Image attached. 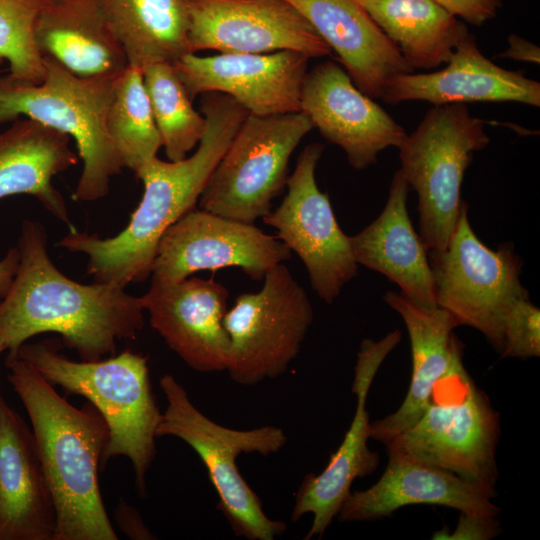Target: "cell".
Segmentation results:
<instances>
[{"mask_svg":"<svg viewBox=\"0 0 540 540\" xmlns=\"http://www.w3.org/2000/svg\"><path fill=\"white\" fill-rule=\"evenodd\" d=\"M17 249L16 273L0 299V341L7 351L52 332L81 360L96 361L115 355L119 341L135 339L143 329L140 297L124 287L82 284L64 275L48 255L39 221L22 222Z\"/></svg>","mask_w":540,"mask_h":540,"instance_id":"6da1fadb","label":"cell"},{"mask_svg":"<svg viewBox=\"0 0 540 540\" xmlns=\"http://www.w3.org/2000/svg\"><path fill=\"white\" fill-rule=\"evenodd\" d=\"M201 112L207 128L191 156L180 161L156 156L135 173L144 192L121 232L101 238L74 228L59 241L60 247L87 255V274L94 282L125 288L151 276L161 236L195 209L213 170L249 115L232 97L217 92L201 95Z\"/></svg>","mask_w":540,"mask_h":540,"instance_id":"7a4b0ae2","label":"cell"},{"mask_svg":"<svg viewBox=\"0 0 540 540\" xmlns=\"http://www.w3.org/2000/svg\"><path fill=\"white\" fill-rule=\"evenodd\" d=\"M5 365L30 419L53 495L54 540H117L98 481L108 441L105 420L90 403L82 408L70 404L15 352H8Z\"/></svg>","mask_w":540,"mask_h":540,"instance_id":"3957f363","label":"cell"},{"mask_svg":"<svg viewBox=\"0 0 540 540\" xmlns=\"http://www.w3.org/2000/svg\"><path fill=\"white\" fill-rule=\"evenodd\" d=\"M60 347L61 341L44 339L8 352H15L66 395L83 396L98 410L108 427L102 465L111 458H128L139 494L145 496L162 414L152 391L147 358L126 350L96 361H74Z\"/></svg>","mask_w":540,"mask_h":540,"instance_id":"277c9868","label":"cell"},{"mask_svg":"<svg viewBox=\"0 0 540 540\" xmlns=\"http://www.w3.org/2000/svg\"><path fill=\"white\" fill-rule=\"evenodd\" d=\"M40 83L0 77V124L25 116L67 134L83 162L73 198L91 202L105 197L123 164L109 136L107 112L115 80L80 77L43 57Z\"/></svg>","mask_w":540,"mask_h":540,"instance_id":"5b68a950","label":"cell"},{"mask_svg":"<svg viewBox=\"0 0 540 540\" xmlns=\"http://www.w3.org/2000/svg\"><path fill=\"white\" fill-rule=\"evenodd\" d=\"M167 400L157 427V437L173 436L187 443L203 462L218 495V509L237 537L273 540L287 525L269 518L257 494L240 474L236 459L242 453L268 456L287 443L283 429L265 425L237 430L225 427L203 414L185 388L170 374L160 378Z\"/></svg>","mask_w":540,"mask_h":540,"instance_id":"8992f818","label":"cell"},{"mask_svg":"<svg viewBox=\"0 0 540 540\" xmlns=\"http://www.w3.org/2000/svg\"><path fill=\"white\" fill-rule=\"evenodd\" d=\"M499 434V414L463 367L444 378L418 420L385 445L495 497Z\"/></svg>","mask_w":540,"mask_h":540,"instance_id":"52a82bcc","label":"cell"},{"mask_svg":"<svg viewBox=\"0 0 540 540\" xmlns=\"http://www.w3.org/2000/svg\"><path fill=\"white\" fill-rule=\"evenodd\" d=\"M484 127L466 104L437 105L398 147L400 172L418 196L420 238L428 251L443 250L455 228L465 171L489 143Z\"/></svg>","mask_w":540,"mask_h":540,"instance_id":"ba28073f","label":"cell"},{"mask_svg":"<svg viewBox=\"0 0 540 540\" xmlns=\"http://www.w3.org/2000/svg\"><path fill=\"white\" fill-rule=\"evenodd\" d=\"M313 128L302 112L249 114L213 170L200 209L246 223L266 216L286 187L292 153Z\"/></svg>","mask_w":540,"mask_h":540,"instance_id":"9c48e42d","label":"cell"},{"mask_svg":"<svg viewBox=\"0 0 540 540\" xmlns=\"http://www.w3.org/2000/svg\"><path fill=\"white\" fill-rule=\"evenodd\" d=\"M464 202L455 228L443 250H430L428 259L437 307L458 326L480 331L500 352L503 316L517 298L529 295L522 286V262L511 244L497 250L473 231Z\"/></svg>","mask_w":540,"mask_h":540,"instance_id":"30bf717a","label":"cell"},{"mask_svg":"<svg viewBox=\"0 0 540 540\" xmlns=\"http://www.w3.org/2000/svg\"><path fill=\"white\" fill-rule=\"evenodd\" d=\"M314 313L305 289L283 263L262 288L239 295L223 325L230 350L226 371L237 384L253 386L284 374L297 357Z\"/></svg>","mask_w":540,"mask_h":540,"instance_id":"8fae6325","label":"cell"},{"mask_svg":"<svg viewBox=\"0 0 540 540\" xmlns=\"http://www.w3.org/2000/svg\"><path fill=\"white\" fill-rule=\"evenodd\" d=\"M323 149L322 144L312 143L302 150L287 179L285 197L262 219L301 259L315 293L331 304L357 275L358 264L328 194L316 183L315 170Z\"/></svg>","mask_w":540,"mask_h":540,"instance_id":"7c38bea8","label":"cell"},{"mask_svg":"<svg viewBox=\"0 0 540 540\" xmlns=\"http://www.w3.org/2000/svg\"><path fill=\"white\" fill-rule=\"evenodd\" d=\"M291 254L277 236L254 223L193 209L161 236L150 277L174 282L199 271L239 267L251 279L260 281Z\"/></svg>","mask_w":540,"mask_h":540,"instance_id":"4fadbf2b","label":"cell"},{"mask_svg":"<svg viewBox=\"0 0 540 540\" xmlns=\"http://www.w3.org/2000/svg\"><path fill=\"white\" fill-rule=\"evenodd\" d=\"M189 53L297 51L309 58L332 50L285 0H186Z\"/></svg>","mask_w":540,"mask_h":540,"instance_id":"5bb4252c","label":"cell"},{"mask_svg":"<svg viewBox=\"0 0 540 540\" xmlns=\"http://www.w3.org/2000/svg\"><path fill=\"white\" fill-rule=\"evenodd\" d=\"M402 338L399 330L388 333L378 341L364 339L357 353L352 393L356 395L353 420L338 449L319 474H307L295 493L291 521L297 522L306 514L313 521L305 540L321 538L351 492L356 478L375 471L379 456L369 449V413L366 409L370 387L381 364Z\"/></svg>","mask_w":540,"mask_h":540,"instance_id":"9a60e30c","label":"cell"},{"mask_svg":"<svg viewBox=\"0 0 540 540\" xmlns=\"http://www.w3.org/2000/svg\"><path fill=\"white\" fill-rule=\"evenodd\" d=\"M309 59L291 50L211 56L187 53L173 66L192 100L205 93H223L249 114L271 116L300 112Z\"/></svg>","mask_w":540,"mask_h":540,"instance_id":"2e32d148","label":"cell"},{"mask_svg":"<svg viewBox=\"0 0 540 540\" xmlns=\"http://www.w3.org/2000/svg\"><path fill=\"white\" fill-rule=\"evenodd\" d=\"M300 112L326 140L345 151L356 170L374 164L386 148H398L407 135L374 99L357 88L344 68L331 60L307 71Z\"/></svg>","mask_w":540,"mask_h":540,"instance_id":"e0dca14e","label":"cell"},{"mask_svg":"<svg viewBox=\"0 0 540 540\" xmlns=\"http://www.w3.org/2000/svg\"><path fill=\"white\" fill-rule=\"evenodd\" d=\"M229 291L214 280L187 277L151 280L140 296L152 328L190 368L203 372L227 368L230 340L223 319Z\"/></svg>","mask_w":540,"mask_h":540,"instance_id":"ac0fdd59","label":"cell"},{"mask_svg":"<svg viewBox=\"0 0 540 540\" xmlns=\"http://www.w3.org/2000/svg\"><path fill=\"white\" fill-rule=\"evenodd\" d=\"M446 67L406 73L391 79L382 95L389 104L426 101L433 106L468 102H517L540 106V83L486 58L469 34L454 49Z\"/></svg>","mask_w":540,"mask_h":540,"instance_id":"d6986e66","label":"cell"},{"mask_svg":"<svg viewBox=\"0 0 540 540\" xmlns=\"http://www.w3.org/2000/svg\"><path fill=\"white\" fill-rule=\"evenodd\" d=\"M56 527L33 433L0 392V540H54Z\"/></svg>","mask_w":540,"mask_h":540,"instance_id":"ffe728a7","label":"cell"},{"mask_svg":"<svg viewBox=\"0 0 540 540\" xmlns=\"http://www.w3.org/2000/svg\"><path fill=\"white\" fill-rule=\"evenodd\" d=\"M388 453V464L378 481L349 493L337 515L340 521L378 520L418 504L445 506L461 513L499 514L494 497L480 487L408 456Z\"/></svg>","mask_w":540,"mask_h":540,"instance_id":"44dd1931","label":"cell"},{"mask_svg":"<svg viewBox=\"0 0 540 540\" xmlns=\"http://www.w3.org/2000/svg\"><path fill=\"white\" fill-rule=\"evenodd\" d=\"M383 299L402 317L412 353L411 380L402 404L370 424V437L386 444L418 420L435 387L464 365L461 343L453 333L458 325L447 311L423 309L395 291H387Z\"/></svg>","mask_w":540,"mask_h":540,"instance_id":"7402d4cb","label":"cell"},{"mask_svg":"<svg viewBox=\"0 0 540 540\" xmlns=\"http://www.w3.org/2000/svg\"><path fill=\"white\" fill-rule=\"evenodd\" d=\"M334 50L353 83L381 99L391 79L412 73L397 47L359 0H285Z\"/></svg>","mask_w":540,"mask_h":540,"instance_id":"603a6c76","label":"cell"},{"mask_svg":"<svg viewBox=\"0 0 540 540\" xmlns=\"http://www.w3.org/2000/svg\"><path fill=\"white\" fill-rule=\"evenodd\" d=\"M409 186L396 171L381 214L354 236H349L357 264L386 276L415 305L438 308L428 250L416 233L407 210Z\"/></svg>","mask_w":540,"mask_h":540,"instance_id":"cb8c5ba5","label":"cell"},{"mask_svg":"<svg viewBox=\"0 0 540 540\" xmlns=\"http://www.w3.org/2000/svg\"><path fill=\"white\" fill-rule=\"evenodd\" d=\"M34 40L48 57L80 77H111L128 65L100 0H44Z\"/></svg>","mask_w":540,"mask_h":540,"instance_id":"d4e9b609","label":"cell"},{"mask_svg":"<svg viewBox=\"0 0 540 540\" xmlns=\"http://www.w3.org/2000/svg\"><path fill=\"white\" fill-rule=\"evenodd\" d=\"M71 140L67 134L28 118L0 132V199L31 195L74 229L65 200L52 184L55 175L78 163Z\"/></svg>","mask_w":540,"mask_h":540,"instance_id":"484cf974","label":"cell"},{"mask_svg":"<svg viewBox=\"0 0 540 540\" xmlns=\"http://www.w3.org/2000/svg\"><path fill=\"white\" fill-rule=\"evenodd\" d=\"M377 26L414 69L446 64L470 33L433 0H359Z\"/></svg>","mask_w":540,"mask_h":540,"instance_id":"4316f807","label":"cell"},{"mask_svg":"<svg viewBox=\"0 0 540 540\" xmlns=\"http://www.w3.org/2000/svg\"><path fill=\"white\" fill-rule=\"evenodd\" d=\"M128 64L175 63L189 53L186 0H100Z\"/></svg>","mask_w":540,"mask_h":540,"instance_id":"83f0119b","label":"cell"},{"mask_svg":"<svg viewBox=\"0 0 540 540\" xmlns=\"http://www.w3.org/2000/svg\"><path fill=\"white\" fill-rule=\"evenodd\" d=\"M106 124L124 168L136 173L157 156L162 139L139 68L128 64L117 76Z\"/></svg>","mask_w":540,"mask_h":540,"instance_id":"f1b7e54d","label":"cell"},{"mask_svg":"<svg viewBox=\"0 0 540 540\" xmlns=\"http://www.w3.org/2000/svg\"><path fill=\"white\" fill-rule=\"evenodd\" d=\"M142 72L162 147L169 161H180L200 143L206 117L193 107L173 64L154 63Z\"/></svg>","mask_w":540,"mask_h":540,"instance_id":"f546056e","label":"cell"},{"mask_svg":"<svg viewBox=\"0 0 540 540\" xmlns=\"http://www.w3.org/2000/svg\"><path fill=\"white\" fill-rule=\"evenodd\" d=\"M44 0H0V61H6L9 77L40 83L45 74L34 28Z\"/></svg>","mask_w":540,"mask_h":540,"instance_id":"4dcf8cb0","label":"cell"},{"mask_svg":"<svg viewBox=\"0 0 540 540\" xmlns=\"http://www.w3.org/2000/svg\"><path fill=\"white\" fill-rule=\"evenodd\" d=\"M500 353L504 358H531L540 355V310L529 295L517 298L502 320Z\"/></svg>","mask_w":540,"mask_h":540,"instance_id":"1f68e13d","label":"cell"},{"mask_svg":"<svg viewBox=\"0 0 540 540\" xmlns=\"http://www.w3.org/2000/svg\"><path fill=\"white\" fill-rule=\"evenodd\" d=\"M499 532L500 526L496 516L461 513L452 532H448L446 529L439 530L433 534V539L488 540L496 537Z\"/></svg>","mask_w":540,"mask_h":540,"instance_id":"d6a6232c","label":"cell"},{"mask_svg":"<svg viewBox=\"0 0 540 540\" xmlns=\"http://www.w3.org/2000/svg\"><path fill=\"white\" fill-rule=\"evenodd\" d=\"M446 11L462 20L482 25L493 19L501 6L500 0H433Z\"/></svg>","mask_w":540,"mask_h":540,"instance_id":"836d02e7","label":"cell"},{"mask_svg":"<svg viewBox=\"0 0 540 540\" xmlns=\"http://www.w3.org/2000/svg\"><path fill=\"white\" fill-rule=\"evenodd\" d=\"M119 529L131 539L150 540L154 535L144 524L139 512L125 502H120L114 513Z\"/></svg>","mask_w":540,"mask_h":540,"instance_id":"e575fe53","label":"cell"},{"mask_svg":"<svg viewBox=\"0 0 540 540\" xmlns=\"http://www.w3.org/2000/svg\"><path fill=\"white\" fill-rule=\"evenodd\" d=\"M507 41L508 48L498 54V57L534 64L540 63V49L536 44L515 34L509 35Z\"/></svg>","mask_w":540,"mask_h":540,"instance_id":"d590c367","label":"cell"},{"mask_svg":"<svg viewBox=\"0 0 540 540\" xmlns=\"http://www.w3.org/2000/svg\"><path fill=\"white\" fill-rule=\"evenodd\" d=\"M19 263L17 247L8 250L4 258L0 260V299L7 293Z\"/></svg>","mask_w":540,"mask_h":540,"instance_id":"8d00e7d4","label":"cell"},{"mask_svg":"<svg viewBox=\"0 0 540 540\" xmlns=\"http://www.w3.org/2000/svg\"><path fill=\"white\" fill-rule=\"evenodd\" d=\"M4 351H6L5 346H4L3 343L0 341V354H1L2 352H4Z\"/></svg>","mask_w":540,"mask_h":540,"instance_id":"74e56055","label":"cell"}]
</instances>
